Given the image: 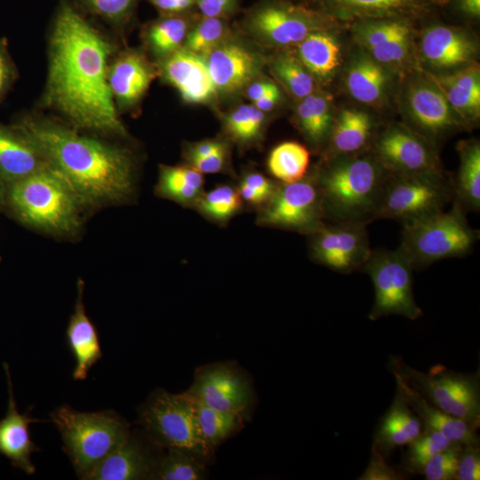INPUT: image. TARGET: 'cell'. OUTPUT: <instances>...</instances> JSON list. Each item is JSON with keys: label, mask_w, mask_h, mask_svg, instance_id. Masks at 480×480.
<instances>
[{"label": "cell", "mask_w": 480, "mask_h": 480, "mask_svg": "<svg viewBox=\"0 0 480 480\" xmlns=\"http://www.w3.org/2000/svg\"><path fill=\"white\" fill-rule=\"evenodd\" d=\"M114 43L68 0H61L47 40L46 80L40 106L68 124L109 139L127 130L112 99L108 71Z\"/></svg>", "instance_id": "6da1fadb"}, {"label": "cell", "mask_w": 480, "mask_h": 480, "mask_svg": "<svg viewBox=\"0 0 480 480\" xmlns=\"http://www.w3.org/2000/svg\"><path fill=\"white\" fill-rule=\"evenodd\" d=\"M12 124L28 135L48 164L68 180L89 212L124 204L133 196L137 168L128 147L38 111L21 113Z\"/></svg>", "instance_id": "7a4b0ae2"}, {"label": "cell", "mask_w": 480, "mask_h": 480, "mask_svg": "<svg viewBox=\"0 0 480 480\" xmlns=\"http://www.w3.org/2000/svg\"><path fill=\"white\" fill-rule=\"evenodd\" d=\"M0 212L31 230L60 239H75L89 211L81 197L51 165L4 183Z\"/></svg>", "instance_id": "3957f363"}, {"label": "cell", "mask_w": 480, "mask_h": 480, "mask_svg": "<svg viewBox=\"0 0 480 480\" xmlns=\"http://www.w3.org/2000/svg\"><path fill=\"white\" fill-rule=\"evenodd\" d=\"M388 174L370 151L325 159L315 172L324 221L367 226L378 220Z\"/></svg>", "instance_id": "277c9868"}, {"label": "cell", "mask_w": 480, "mask_h": 480, "mask_svg": "<svg viewBox=\"0 0 480 480\" xmlns=\"http://www.w3.org/2000/svg\"><path fill=\"white\" fill-rule=\"evenodd\" d=\"M50 418L60 434L63 452L83 480L131 433L128 422L111 410L81 412L64 404Z\"/></svg>", "instance_id": "5b68a950"}, {"label": "cell", "mask_w": 480, "mask_h": 480, "mask_svg": "<svg viewBox=\"0 0 480 480\" xmlns=\"http://www.w3.org/2000/svg\"><path fill=\"white\" fill-rule=\"evenodd\" d=\"M412 225L404 227L399 248L413 270L424 269L441 260L462 258L471 253L479 231L467 220V212L457 204Z\"/></svg>", "instance_id": "8992f818"}, {"label": "cell", "mask_w": 480, "mask_h": 480, "mask_svg": "<svg viewBox=\"0 0 480 480\" xmlns=\"http://www.w3.org/2000/svg\"><path fill=\"white\" fill-rule=\"evenodd\" d=\"M388 367L394 376L400 377L430 404L478 428V372H459L440 364L432 366L428 372H422L406 364L401 356H391Z\"/></svg>", "instance_id": "52a82bcc"}, {"label": "cell", "mask_w": 480, "mask_h": 480, "mask_svg": "<svg viewBox=\"0 0 480 480\" xmlns=\"http://www.w3.org/2000/svg\"><path fill=\"white\" fill-rule=\"evenodd\" d=\"M138 422L153 444L186 452L204 461L212 456L200 432L188 396L164 389L153 392L139 409Z\"/></svg>", "instance_id": "ba28073f"}, {"label": "cell", "mask_w": 480, "mask_h": 480, "mask_svg": "<svg viewBox=\"0 0 480 480\" xmlns=\"http://www.w3.org/2000/svg\"><path fill=\"white\" fill-rule=\"evenodd\" d=\"M452 179L444 172L388 174L379 219H389L407 227L444 211L452 202Z\"/></svg>", "instance_id": "9c48e42d"}, {"label": "cell", "mask_w": 480, "mask_h": 480, "mask_svg": "<svg viewBox=\"0 0 480 480\" xmlns=\"http://www.w3.org/2000/svg\"><path fill=\"white\" fill-rule=\"evenodd\" d=\"M361 270L370 276L374 288L370 320L393 315L415 320L422 316L413 295L412 266L399 247L372 250Z\"/></svg>", "instance_id": "30bf717a"}, {"label": "cell", "mask_w": 480, "mask_h": 480, "mask_svg": "<svg viewBox=\"0 0 480 480\" xmlns=\"http://www.w3.org/2000/svg\"><path fill=\"white\" fill-rule=\"evenodd\" d=\"M251 32L273 45L298 44L309 34L340 25L321 11L287 0L267 2L256 8L247 22Z\"/></svg>", "instance_id": "8fae6325"}, {"label": "cell", "mask_w": 480, "mask_h": 480, "mask_svg": "<svg viewBox=\"0 0 480 480\" xmlns=\"http://www.w3.org/2000/svg\"><path fill=\"white\" fill-rule=\"evenodd\" d=\"M259 221L263 226L311 235L325 223L315 173L282 183L263 204Z\"/></svg>", "instance_id": "7c38bea8"}, {"label": "cell", "mask_w": 480, "mask_h": 480, "mask_svg": "<svg viewBox=\"0 0 480 480\" xmlns=\"http://www.w3.org/2000/svg\"><path fill=\"white\" fill-rule=\"evenodd\" d=\"M404 106L406 125L436 148L445 138L467 127L429 75L408 84Z\"/></svg>", "instance_id": "4fadbf2b"}, {"label": "cell", "mask_w": 480, "mask_h": 480, "mask_svg": "<svg viewBox=\"0 0 480 480\" xmlns=\"http://www.w3.org/2000/svg\"><path fill=\"white\" fill-rule=\"evenodd\" d=\"M370 152L389 174L443 172L437 148L406 124L379 131Z\"/></svg>", "instance_id": "5bb4252c"}, {"label": "cell", "mask_w": 480, "mask_h": 480, "mask_svg": "<svg viewBox=\"0 0 480 480\" xmlns=\"http://www.w3.org/2000/svg\"><path fill=\"white\" fill-rule=\"evenodd\" d=\"M309 236L313 260L341 274L362 269L372 251L364 224L325 222Z\"/></svg>", "instance_id": "9a60e30c"}, {"label": "cell", "mask_w": 480, "mask_h": 480, "mask_svg": "<svg viewBox=\"0 0 480 480\" xmlns=\"http://www.w3.org/2000/svg\"><path fill=\"white\" fill-rule=\"evenodd\" d=\"M186 393L215 410L242 415L253 402L249 379L229 363H216L199 368Z\"/></svg>", "instance_id": "2e32d148"}, {"label": "cell", "mask_w": 480, "mask_h": 480, "mask_svg": "<svg viewBox=\"0 0 480 480\" xmlns=\"http://www.w3.org/2000/svg\"><path fill=\"white\" fill-rule=\"evenodd\" d=\"M415 20L401 18L354 21L350 30L355 42L377 62L386 67L405 63L411 52Z\"/></svg>", "instance_id": "e0dca14e"}, {"label": "cell", "mask_w": 480, "mask_h": 480, "mask_svg": "<svg viewBox=\"0 0 480 480\" xmlns=\"http://www.w3.org/2000/svg\"><path fill=\"white\" fill-rule=\"evenodd\" d=\"M158 74L142 52L132 48L116 50L108 65V82L118 113L137 107Z\"/></svg>", "instance_id": "ac0fdd59"}, {"label": "cell", "mask_w": 480, "mask_h": 480, "mask_svg": "<svg viewBox=\"0 0 480 480\" xmlns=\"http://www.w3.org/2000/svg\"><path fill=\"white\" fill-rule=\"evenodd\" d=\"M316 8L339 24L368 19L417 20L446 4V0H318Z\"/></svg>", "instance_id": "d6986e66"}, {"label": "cell", "mask_w": 480, "mask_h": 480, "mask_svg": "<svg viewBox=\"0 0 480 480\" xmlns=\"http://www.w3.org/2000/svg\"><path fill=\"white\" fill-rule=\"evenodd\" d=\"M420 50L433 68L452 70L474 63L476 44L462 28L433 23L422 30Z\"/></svg>", "instance_id": "ffe728a7"}, {"label": "cell", "mask_w": 480, "mask_h": 480, "mask_svg": "<svg viewBox=\"0 0 480 480\" xmlns=\"http://www.w3.org/2000/svg\"><path fill=\"white\" fill-rule=\"evenodd\" d=\"M158 68V73L186 102L206 103L217 92L204 58L183 47L160 60Z\"/></svg>", "instance_id": "44dd1931"}, {"label": "cell", "mask_w": 480, "mask_h": 480, "mask_svg": "<svg viewBox=\"0 0 480 480\" xmlns=\"http://www.w3.org/2000/svg\"><path fill=\"white\" fill-rule=\"evenodd\" d=\"M4 368L8 382L9 396L6 415L0 420V453L10 460L13 468L31 476L36 470L31 460V455L39 452L40 448L31 438L29 425L42 420L29 416L31 407L25 413H20L7 363H4Z\"/></svg>", "instance_id": "7402d4cb"}, {"label": "cell", "mask_w": 480, "mask_h": 480, "mask_svg": "<svg viewBox=\"0 0 480 480\" xmlns=\"http://www.w3.org/2000/svg\"><path fill=\"white\" fill-rule=\"evenodd\" d=\"M204 60L216 91L225 93L245 87L260 68L255 52L234 42H222Z\"/></svg>", "instance_id": "603a6c76"}, {"label": "cell", "mask_w": 480, "mask_h": 480, "mask_svg": "<svg viewBox=\"0 0 480 480\" xmlns=\"http://www.w3.org/2000/svg\"><path fill=\"white\" fill-rule=\"evenodd\" d=\"M158 459L144 441L130 433L92 470L87 480L153 479Z\"/></svg>", "instance_id": "cb8c5ba5"}, {"label": "cell", "mask_w": 480, "mask_h": 480, "mask_svg": "<svg viewBox=\"0 0 480 480\" xmlns=\"http://www.w3.org/2000/svg\"><path fill=\"white\" fill-rule=\"evenodd\" d=\"M84 290V283L78 279L76 300L65 332L68 348L75 361L72 372L75 380H84L91 368L102 357L97 328L85 311Z\"/></svg>", "instance_id": "d4e9b609"}, {"label": "cell", "mask_w": 480, "mask_h": 480, "mask_svg": "<svg viewBox=\"0 0 480 480\" xmlns=\"http://www.w3.org/2000/svg\"><path fill=\"white\" fill-rule=\"evenodd\" d=\"M50 165L44 156L14 124L0 122V180L9 183L27 177Z\"/></svg>", "instance_id": "484cf974"}, {"label": "cell", "mask_w": 480, "mask_h": 480, "mask_svg": "<svg viewBox=\"0 0 480 480\" xmlns=\"http://www.w3.org/2000/svg\"><path fill=\"white\" fill-rule=\"evenodd\" d=\"M394 377L396 382V392L400 394L419 417L424 429L441 433L451 441L462 445L479 446L476 428L440 410L426 400L400 377Z\"/></svg>", "instance_id": "4316f807"}, {"label": "cell", "mask_w": 480, "mask_h": 480, "mask_svg": "<svg viewBox=\"0 0 480 480\" xmlns=\"http://www.w3.org/2000/svg\"><path fill=\"white\" fill-rule=\"evenodd\" d=\"M377 133L368 113L356 108L342 109L333 120L325 158L369 152Z\"/></svg>", "instance_id": "83f0119b"}, {"label": "cell", "mask_w": 480, "mask_h": 480, "mask_svg": "<svg viewBox=\"0 0 480 480\" xmlns=\"http://www.w3.org/2000/svg\"><path fill=\"white\" fill-rule=\"evenodd\" d=\"M467 126L480 116V69L476 63L439 76L429 75Z\"/></svg>", "instance_id": "f1b7e54d"}, {"label": "cell", "mask_w": 480, "mask_h": 480, "mask_svg": "<svg viewBox=\"0 0 480 480\" xmlns=\"http://www.w3.org/2000/svg\"><path fill=\"white\" fill-rule=\"evenodd\" d=\"M423 425L398 392L376 429L373 445L385 456L409 444L422 432Z\"/></svg>", "instance_id": "f546056e"}, {"label": "cell", "mask_w": 480, "mask_h": 480, "mask_svg": "<svg viewBox=\"0 0 480 480\" xmlns=\"http://www.w3.org/2000/svg\"><path fill=\"white\" fill-rule=\"evenodd\" d=\"M333 31H315L296 44V57L316 81H329L341 63V45Z\"/></svg>", "instance_id": "4dcf8cb0"}, {"label": "cell", "mask_w": 480, "mask_h": 480, "mask_svg": "<svg viewBox=\"0 0 480 480\" xmlns=\"http://www.w3.org/2000/svg\"><path fill=\"white\" fill-rule=\"evenodd\" d=\"M389 83L388 70L364 51L353 56L348 66L345 84L357 101L374 105L380 102Z\"/></svg>", "instance_id": "1f68e13d"}, {"label": "cell", "mask_w": 480, "mask_h": 480, "mask_svg": "<svg viewBox=\"0 0 480 480\" xmlns=\"http://www.w3.org/2000/svg\"><path fill=\"white\" fill-rule=\"evenodd\" d=\"M460 165L455 180H452L453 198L467 213L480 210V143L468 140L458 144Z\"/></svg>", "instance_id": "d6a6232c"}, {"label": "cell", "mask_w": 480, "mask_h": 480, "mask_svg": "<svg viewBox=\"0 0 480 480\" xmlns=\"http://www.w3.org/2000/svg\"><path fill=\"white\" fill-rule=\"evenodd\" d=\"M296 116L300 132L314 148L327 143L334 120L330 95L315 91L304 97Z\"/></svg>", "instance_id": "836d02e7"}, {"label": "cell", "mask_w": 480, "mask_h": 480, "mask_svg": "<svg viewBox=\"0 0 480 480\" xmlns=\"http://www.w3.org/2000/svg\"><path fill=\"white\" fill-rule=\"evenodd\" d=\"M203 173L190 165L159 166L156 194L182 205L196 204L203 193Z\"/></svg>", "instance_id": "e575fe53"}, {"label": "cell", "mask_w": 480, "mask_h": 480, "mask_svg": "<svg viewBox=\"0 0 480 480\" xmlns=\"http://www.w3.org/2000/svg\"><path fill=\"white\" fill-rule=\"evenodd\" d=\"M188 30V23L181 16L164 15L146 28L143 38L148 49L160 61L182 47Z\"/></svg>", "instance_id": "d590c367"}, {"label": "cell", "mask_w": 480, "mask_h": 480, "mask_svg": "<svg viewBox=\"0 0 480 480\" xmlns=\"http://www.w3.org/2000/svg\"><path fill=\"white\" fill-rule=\"evenodd\" d=\"M309 152L302 144L285 141L275 147L268 158L270 173L282 183L302 180L308 174Z\"/></svg>", "instance_id": "8d00e7d4"}, {"label": "cell", "mask_w": 480, "mask_h": 480, "mask_svg": "<svg viewBox=\"0 0 480 480\" xmlns=\"http://www.w3.org/2000/svg\"><path fill=\"white\" fill-rule=\"evenodd\" d=\"M188 397L193 403L202 436L207 447L212 452L220 444L239 429L242 425L243 415L218 411L189 396Z\"/></svg>", "instance_id": "74e56055"}, {"label": "cell", "mask_w": 480, "mask_h": 480, "mask_svg": "<svg viewBox=\"0 0 480 480\" xmlns=\"http://www.w3.org/2000/svg\"><path fill=\"white\" fill-rule=\"evenodd\" d=\"M271 70L295 98L301 100L315 92L316 79L295 55L278 54L272 60Z\"/></svg>", "instance_id": "f35d334b"}, {"label": "cell", "mask_w": 480, "mask_h": 480, "mask_svg": "<svg viewBox=\"0 0 480 480\" xmlns=\"http://www.w3.org/2000/svg\"><path fill=\"white\" fill-rule=\"evenodd\" d=\"M159 457L153 479L156 480H200L205 478L204 461L177 449Z\"/></svg>", "instance_id": "ab89813d"}, {"label": "cell", "mask_w": 480, "mask_h": 480, "mask_svg": "<svg viewBox=\"0 0 480 480\" xmlns=\"http://www.w3.org/2000/svg\"><path fill=\"white\" fill-rule=\"evenodd\" d=\"M454 442L436 431L424 429L411 442L404 455V470L410 474H422L426 463L439 452L450 447Z\"/></svg>", "instance_id": "60d3db41"}, {"label": "cell", "mask_w": 480, "mask_h": 480, "mask_svg": "<svg viewBox=\"0 0 480 480\" xmlns=\"http://www.w3.org/2000/svg\"><path fill=\"white\" fill-rule=\"evenodd\" d=\"M196 204L205 217L217 222H225L240 210L242 198L237 189L228 185H220L204 193Z\"/></svg>", "instance_id": "b9f144b4"}, {"label": "cell", "mask_w": 480, "mask_h": 480, "mask_svg": "<svg viewBox=\"0 0 480 480\" xmlns=\"http://www.w3.org/2000/svg\"><path fill=\"white\" fill-rule=\"evenodd\" d=\"M226 29L227 26L222 18L204 17L188 30L182 47L205 58L223 42Z\"/></svg>", "instance_id": "7bdbcfd3"}, {"label": "cell", "mask_w": 480, "mask_h": 480, "mask_svg": "<svg viewBox=\"0 0 480 480\" xmlns=\"http://www.w3.org/2000/svg\"><path fill=\"white\" fill-rule=\"evenodd\" d=\"M264 121V112L253 105H242L226 116L225 127L234 140L247 144L260 135Z\"/></svg>", "instance_id": "ee69618b"}, {"label": "cell", "mask_w": 480, "mask_h": 480, "mask_svg": "<svg viewBox=\"0 0 480 480\" xmlns=\"http://www.w3.org/2000/svg\"><path fill=\"white\" fill-rule=\"evenodd\" d=\"M92 14L119 28L130 20L137 0H76Z\"/></svg>", "instance_id": "f6af8a7d"}, {"label": "cell", "mask_w": 480, "mask_h": 480, "mask_svg": "<svg viewBox=\"0 0 480 480\" xmlns=\"http://www.w3.org/2000/svg\"><path fill=\"white\" fill-rule=\"evenodd\" d=\"M462 444L454 443L434 455L424 466L422 475L427 480L455 479Z\"/></svg>", "instance_id": "bcb514c9"}, {"label": "cell", "mask_w": 480, "mask_h": 480, "mask_svg": "<svg viewBox=\"0 0 480 480\" xmlns=\"http://www.w3.org/2000/svg\"><path fill=\"white\" fill-rule=\"evenodd\" d=\"M19 70L14 62L6 37H0V105L4 101L17 80Z\"/></svg>", "instance_id": "7dc6e473"}, {"label": "cell", "mask_w": 480, "mask_h": 480, "mask_svg": "<svg viewBox=\"0 0 480 480\" xmlns=\"http://www.w3.org/2000/svg\"><path fill=\"white\" fill-rule=\"evenodd\" d=\"M386 457L372 444L369 464L359 480H400L404 476L386 461Z\"/></svg>", "instance_id": "c3c4849f"}, {"label": "cell", "mask_w": 480, "mask_h": 480, "mask_svg": "<svg viewBox=\"0 0 480 480\" xmlns=\"http://www.w3.org/2000/svg\"><path fill=\"white\" fill-rule=\"evenodd\" d=\"M457 480L480 479V450L477 445H462L460 452L457 470Z\"/></svg>", "instance_id": "681fc988"}, {"label": "cell", "mask_w": 480, "mask_h": 480, "mask_svg": "<svg viewBox=\"0 0 480 480\" xmlns=\"http://www.w3.org/2000/svg\"><path fill=\"white\" fill-rule=\"evenodd\" d=\"M190 166L201 173H216L221 172L227 162V149L209 156L188 157Z\"/></svg>", "instance_id": "f907efd6"}, {"label": "cell", "mask_w": 480, "mask_h": 480, "mask_svg": "<svg viewBox=\"0 0 480 480\" xmlns=\"http://www.w3.org/2000/svg\"><path fill=\"white\" fill-rule=\"evenodd\" d=\"M204 17L222 18L232 12L236 0H195Z\"/></svg>", "instance_id": "816d5d0a"}, {"label": "cell", "mask_w": 480, "mask_h": 480, "mask_svg": "<svg viewBox=\"0 0 480 480\" xmlns=\"http://www.w3.org/2000/svg\"><path fill=\"white\" fill-rule=\"evenodd\" d=\"M251 187L264 201V204L272 196L278 185L259 172H250L242 180Z\"/></svg>", "instance_id": "f5cc1de1"}, {"label": "cell", "mask_w": 480, "mask_h": 480, "mask_svg": "<svg viewBox=\"0 0 480 480\" xmlns=\"http://www.w3.org/2000/svg\"><path fill=\"white\" fill-rule=\"evenodd\" d=\"M164 15H180L195 5V0H148Z\"/></svg>", "instance_id": "db71d44e"}, {"label": "cell", "mask_w": 480, "mask_h": 480, "mask_svg": "<svg viewBox=\"0 0 480 480\" xmlns=\"http://www.w3.org/2000/svg\"><path fill=\"white\" fill-rule=\"evenodd\" d=\"M227 149L225 145L219 140H204L191 145L186 153V156H209L221 150Z\"/></svg>", "instance_id": "11a10c76"}, {"label": "cell", "mask_w": 480, "mask_h": 480, "mask_svg": "<svg viewBox=\"0 0 480 480\" xmlns=\"http://www.w3.org/2000/svg\"><path fill=\"white\" fill-rule=\"evenodd\" d=\"M461 15L468 19L478 20L480 17V0H446Z\"/></svg>", "instance_id": "9f6ffc18"}, {"label": "cell", "mask_w": 480, "mask_h": 480, "mask_svg": "<svg viewBox=\"0 0 480 480\" xmlns=\"http://www.w3.org/2000/svg\"><path fill=\"white\" fill-rule=\"evenodd\" d=\"M276 90H278L276 84L270 81H257L255 83L249 84L246 89V95L252 102H254L263 96Z\"/></svg>", "instance_id": "6f0895ef"}, {"label": "cell", "mask_w": 480, "mask_h": 480, "mask_svg": "<svg viewBox=\"0 0 480 480\" xmlns=\"http://www.w3.org/2000/svg\"><path fill=\"white\" fill-rule=\"evenodd\" d=\"M280 99L281 93L278 89L252 102V105L262 112L270 111L279 103Z\"/></svg>", "instance_id": "680465c9"}, {"label": "cell", "mask_w": 480, "mask_h": 480, "mask_svg": "<svg viewBox=\"0 0 480 480\" xmlns=\"http://www.w3.org/2000/svg\"><path fill=\"white\" fill-rule=\"evenodd\" d=\"M4 189V183L0 180V206L2 203Z\"/></svg>", "instance_id": "91938a15"}, {"label": "cell", "mask_w": 480, "mask_h": 480, "mask_svg": "<svg viewBox=\"0 0 480 480\" xmlns=\"http://www.w3.org/2000/svg\"><path fill=\"white\" fill-rule=\"evenodd\" d=\"M0 263H1V257H0Z\"/></svg>", "instance_id": "94428289"}]
</instances>
